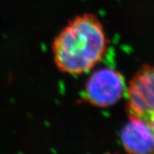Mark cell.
Returning <instances> with one entry per match:
<instances>
[{
    "label": "cell",
    "instance_id": "1",
    "mask_svg": "<svg viewBox=\"0 0 154 154\" xmlns=\"http://www.w3.org/2000/svg\"><path fill=\"white\" fill-rule=\"evenodd\" d=\"M107 37L98 19L91 14L77 17L55 38L54 61L61 71L81 74L102 58Z\"/></svg>",
    "mask_w": 154,
    "mask_h": 154
},
{
    "label": "cell",
    "instance_id": "2",
    "mask_svg": "<svg viewBox=\"0 0 154 154\" xmlns=\"http://www.w3.org/2000/svg\"><path fill=\"white\" fill-rule=\"evenodd\" d=\"M131 116L142 120L154 133V66H144L133 77L128 89Z\"/></svg>",
    "mask_w": 154,
    "mask_h": 154
},
{
    "label": "cell",
    "instance_id": "4",
    "mask_svg": "<svg viewBox=\"0 0 154 154\" xmlns=\"http://www.w3.org/2000/svg\"><path fill=\"white\" fill-rule=\"evenodd\" d=\"M122 144L128 152L154 153V133L146 122L131 116L121 132Z\"/></svg>",
    "mask_w": 154,
    "mask_h": 154
},
{
    "label": "cell",
    "instance_id": "3",
    "mask_svg": "<svg viewBox=\"0 0 154 154\" xmlns=\"http://www.w3.org/2000/svg\"><path fill=\"white\" fill-rule=\"evenodd\" d=\"M124 79L121 74L106 68L94 72L86 84V98L98 107H108L120 99L124 91Z\"/></svg>",
    "mask_w": 154,
    "mask_h": 154
}]
</instances>
